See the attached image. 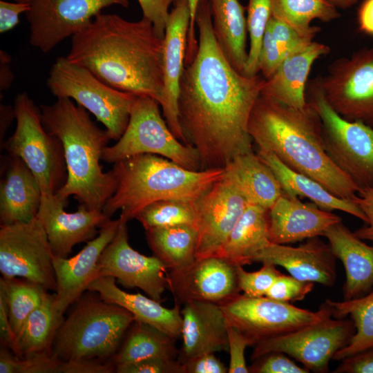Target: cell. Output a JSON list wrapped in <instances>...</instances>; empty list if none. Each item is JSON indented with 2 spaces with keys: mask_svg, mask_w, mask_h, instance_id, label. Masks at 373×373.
<instances>
[{
  "mask_svg": "<svg viewBox=\"0 0 373 373\" xmlns=\"http://www.w3.org/2000/svg\"><path fill=\"white\" fill-rule=\"evenodd\" d=\"M195 25L198 46L180 78L179 123L201 169H224L235 157L253 151L248 122L266 79L242 75L228 62L213 32L208 0L199 1Z\"/></svg>",
  "mask_w": 373,
  "mask_h": 373,
  "instance_id": "6da1fadb",
  "label": "cell"
},
{
  "mask_svg": "<svg viewBox=\"0 0 373 373\" xmlns=\"http://www.w3.org/2000/svg\"><path fill=\"white\" fill-rule=\"evenodd\" d=\"M164 39L145 17L100 13L71 39L66 56L108 86L163 101Z\"/></svg>",
  "mask_w": 373,
  "mask_h": 373,
  "instance_id": "7a4b0ae2",
  "label": "cell"
},
{
  "mask_svg": "<svg viewBox=\"0 0 373 373\" xmlns=\"http://www.w3.org/2000/svg\"><path fill=\"white\" fill-rule=\"evenodd\" d=\"M252 140L291 169L312 178L332 193L352 200L359 188L326 153L321 119L307 101L296 108L260 95L248 122Z\"/></svg>",
  "mask_w": 373,
  "mask_h": 373,
  "instance_id": "3957f363",
  "label": "cell"
},
{
  "mask_svg": "<svg viewBox=\"0 0 373 373\" xmlns=\"http://www.w3.org/2000/svg\"><path fill=\"white\" fill-rule=\"evenodd\" d=\"M39 108L44 126L59 139L64 152L67 179L55 193L63 198L73 195L86 208L102 211L117 187L112 170L104 172L100 164L111 140L107 131L70 98L59 97Z\"/></svg>",
  "mask_w": 373,
  "mask_h": 373,
  "instance_id": "277c9868",
  "label": "cell"
},
{
  "mask_svg": "<svg viewBox=\"0 0 373 373\" xmlns=\"http://www.w3.org/2000/svg\"><path fill=\"white\" fill-rule=\"evenodd\" d=\"M117 180L103 213L111 218L121 210L122 222L135 218L146 206L164 200L195 202L224 174V169H188L166 157L140 154L113 163Z\"/></svg>",
  "mask_w": 373,
  "mask_h": 373,
  "instance_id": "5b68a950",
  "label": "cell"
},
{
  "mask_svg": "<svg viewBox=\"0 0 373 373\" xmlns=\"http://www.w3.org/2000/svg\"><path fill=\"white\" fill-rule=\"evenodd\" d=\"M82 296L59 326L51 355L62 361L113 360L135 318L125 308L103 300L99 294L97 298Z\"/></svg>",
  "mask_w": 373,
  "mask_h": 373,
  "instance_id": "8992f818",
  "label": "cell"
},
{
  "mask_svg": "<svg viewBox=\"0 0 373 373\" xmlns=\"http://www.w3.org/2000/svg\"><path fill=\"white\" fill-rule=\"evenodd\" d=\"M46 85L57 97H67L93 114L106 128L111 140H118L128 125L137 95L105 84L87 68L66 57L52 65Z\"/></svg>",
  "mask_w": 373,
  "mask_h": 373,
  "instance_id": "52a82bcc",
  "label": "cell"
},
{
  "mask_svg": "<svg viewBox=\"0 0 373 373\" xmlns=\"http://www.w3.org/2000/svg\"><path fill=\"white\" fill-rule=\"evenodd\" d=\"M17 126L3 144L8 154L21 158L36 177L42 194L55 193L65 184L67 169L62 144L44 126L40 108L28 95L14 100Z\"/></svg>",
  "mask_w": 373,
  "mask_h": 373,
  "instance_id": "ba28073f",
  "label": "cell"
},
{
  "mask_svg": "<svg viewBox=\"0 0 373 373\" xmlns=\"http://www.w3.org/2000/svg\"><path fill=\"white\" fill-rule=\"evenodd\" d=\"M160 104L147 95H137L128 125L117 142L106 146L102 160L108 163L140 155L155 154L190 170H201L197 151L172 133L160 110Z\"/></svg>",
  "mask_w": 373,
  "mask_h": 373,
  "instance_id": "9c48e42d",
  "label": "cell"
},
{
  "mask_svg": "<svg viewBox=\"0 0 373 373\" xmlns=\"http://www.w3.org/2000/svg\"><path fill=\"white\" fill-rule=\"evenodd\" d=\"M309 86V102L321 119L328 157L359 189L373 186V127L341 116L329 104L316 79Z\"/></svg>",
  "mask_w": 373,
  "mask_h": 373,
  "instance_id": "30bf717a",
  "label": "cell"
},
{
  "mask_svg": "<svg viewBox=\"0 0 373 373\" xmlns=\"http://www.w3.org/2000/svg\"><path fill=\"white\" fill-rule=\"evenodd\" d=\"M220 307L226 322L252 339L255 345L332 317L326 302L314 312L265 296L252 297L244 294Z\"/></svg>",
  "mask_w": 373,
  "mask_h": 373,
  "instance_id": "8fae6325",
  "label": "cell"
},
{
  "mask_svg": "<svg viewBox=\"0 0 373 373\" xmlns=\"http://www.w3.org/2000/svg\"><path fill=\"white\" fill-rule=\"evenodd\" d=\"M316 80L341 116L373 127V46L335 59Z\"/></svg>",
  "mask_w": 373,
  "mask_h": 373,
  "instance_id": "7c38bea8",
  "label": "cell"
},
{
  "mask_svg": "<svg viewBox=\"0 0 373 373\" xmlns=\"http://www.w3.org/2000/svg\"><path fill=\"white\" fill-rule=\"evenodd\" d=\"M356 328L352 320L327 318L294 332L257 343L251 355L254 361L270 352H283L309 371L325 373L334 354L347 346Z\"/></svg>",
  "mask_w": 373,
  "mask_h": 373,
  "instance_id": "4fadbf2b",
  "label": "cell"
},
{
  "mask_svg": "<svg viewBox=\"0 0 373 373\" xmlns=\"http://www.w3.org/2000/svg\"><path fill=\"white\" fill-rule=\"evenodd\" d=\"M54 254L46 233L36 218L29 222L1 225L0 272L22 278L56 291Z\"/></svg>",
  "mask_w": 373,
  "mask_h": 373,
  "instance_id": "5bb4252c",
  "label": "cell"
},
{
  "mask_svg": "<svg viewBox=\"0 0 373 373\" xmlns=\"http://www.w3.org/2000/svg\"><path fill=\"white\" fill-rule=\"evenodd\" d=\"M26 13L29 42L44 53L86 28L110 6H129L128 0H32Z\"/></svg>",
  "mask_w": 373,
  "mask_h": 373,
  "instance_id": "9a60e30c",
  "label": "cell"
},
{
  "mask_svg": "<svg viewBox=\"0 0 373 373\" xmlns=\"http://www.w3.org/2000/svg\"><path fill=\"white\" fill-rule=\"evenodd\" d=\"M167 269L155 256H146L132 248L126 223L120 220L115 236L100 255L93 279L114 277L124 287L139 288L162 303V294L168 289Z\"/></svg>",
  "mask_w": 373,
  "mask_h": 373,
  "instance_id": "2e32d148",
  "label": "cell"
},
{
  "mask_svg": "<svg viewBox=\"0 0 373 373\" xmlns=\"http://www.w3.org/2000/svg\"><path fill=\"white\" fill-rule=\"evenodd\" d=\"M237 267L218 256L196 258L186 267L170 270L168 289L180 305L197 300L221 305L240 292Z\"/></svg>",
  "mask_w": 373,
  "mask_h": 373,
  "instance_id": "e0dca14e",
  "label": "cell"
},
{
  "mask_svg": "<svg viewBox=\"0 0 373 373\" xmlns=\"http://www.w3.org/2000/svg\"><path fill=\"white\" fill-rule=\"evenodd\" d=\"M247 204L238 189L223 176L194 202L196 258L218 254Z\"/></svg>",
  "mask_w": 373,
  "mask_h": 373,
  "instance_id": "ac0fdd59",
  "label": "cell"
},
{
  "mask_svg": "<svg viewBox=\"0 0 373 373\" xmlns=\"http://www.w3.org/2000/svg\"><path fill=\"white\" fill-rule=\"evenodd\" d=\"M68 198L56 193L42 194L37 218L41 223L55 256L67 258L73 247L95 238L111 218L103 211L79 204L75 212H66Z\"/></svg>",
  "mask_w": 373,
  "mask_h": 373,
  "instance_id": "d6986e66",
  "label": "cell"
},
{
  "mask_svg": "<svg viewBox=\"0 0 373 373\" xmlns=\"http://www.w3.org/2000/svg\"><path fill=\"white\" fill-rule=\"evenodd\" d=\"M191 19L188 0H176L169 13L164 37L163 117L175 136L187 144L178 118L180 82L184 66Z\"/></svg>",
  "mask_w": 373,
  "mask_h": 373,
  "instance_id": "ffe728a7",
  "label": "cell"
},
{
  "mask_svg": "<svg viewBox=\"0 0 373 373\" xmlns=\"http://www.w3.org/2000/svg\"><path fill=\"white\" fill-rule=\"evenodd\" d=\"M336 259L329 243L315 237L296 247L270 242L253 262L281 266L298 280L332 287L337 278Z\"/></svg>",
  "mask_w": 373,
  "mask_h": 373,
  "instance_id": "44dd1931",
  "label": "cell"
},
{
  "mask_svg": "<svg viewBox=\"0 0 373 373\" xmlns=\"http://www.w3.org/2000/svg\"><path fill=\"white\" fill-rule=\"evenodd\" d=\"M119 224V218H110L101 227L98 235L87 242L77 255L69 258L54 256L57 282L54 306L61 316L87 290L100 255L115 236Z\"/></svg>",
  "mask_w": 373,
  "mask_h": 373,
  "instance_id": "7402d4cb",
  "label": "cell"
},
{
  "mask_svg": "<svg viewBox=\"0 0 373 373\" xmlns=\"http://www.w3.org/2000/svg\"><path fill=\"white\" fill-rule=\"evenodd\" d=\"M341 217L283 192L269 209V240L286 245L323 236Z\"/></svg>",
  "mask_w": 373,
  "mask_h": 373,
  "instance_id": "603a6c76",
  "label": "cell"
},
{
  "mask_svg": "<svg viewBox=\"0 0 373 373\" xmlns=\"http://www.w3.org/2000/svg\"><path fill=\"white\" fill-rule=\"evenodd\" d=\"M181 315L182 346L178 357L181 364L203 354L229 352L226 320L220 305L187 301Z\"/></svg>",
  "mask_w": 373,
  "mask_h": 373,
  "instance_id": "cb8c5ba5",
  "label": "cell"
},
{
  "mask_svg": "<svg viewBox=\"0 0 373 373\" xmlns=\"http://www.w3.org/2000/svg\"><path fill=\"white\" fill-rule=\"evenodd\" d=\"M0 182L1 225L29 222L37 218L41 200L39 184L24 161L8 154Z\"/></svg>",
  "mask_w": 373,
  "mask_h": 373,
  "instance_id": "d4e9b609",
  "label": "cell"
},
{
  "mask_svg": "<svg viewBox=\"0 0 373 373\" xmlns=\"http://www.w3.org/2000/svg\"><path fill=\"white\" fill-rule=\"evenodd\" d=\"M337 259L343 264V299L363 297L373 287V247L351 231L342 221L331 225L323 236Z\"/></svg>",
  "mask_w": 373,
  "mask_h": 373,
  "instance_id": "484cf974",
  "label": "cell"
},
{
  "mask_svg": "<svg viewBox=\"0 0 373 373\" xmlns=\"http://www.w3.org/2000/svg\"><path fill=\"white\" fill-rule=\"evenodd\" d=\"M330 51L328 46L312 41L287 55L265 83L261 95L296 108L307 103L305 86L314 62Z\"/></svg>",
  "mask_w": 373,
  "mask_h": 373,
  "instance_id": "4316f807",
  "label": "cell"
},
{
  "mask_svg": "<svg viewBox=\"0 0 373 373\" xmlns=\"http://www.w3.org/2000/svg\"><path fill=\"white\" fill-rule=\"evenodd\" d=\"M87 290L98 294L107 302L125 308L135 321L152 325L174 338L181 336V305L177 303L173 308H166L149 296L128 293L118 287L116 279L112 276L94 278Z\"/></svg>",
  "mask_w": 373,
  "mask_h": 373,
  "instance_id": "83f0119b",
  "label": "cell"
},
{
  "mask_svg": "<svg viewBox=\"0 0 373 373\" xmlns=\"http://www.w3.org/2000/svg\"><path fill=\"white\" fill-rule=\"evenodd\" d=\"M223 177L238 189L248 204L267 209L283 193L273 171L254 151L231 160L224 168Z\"/></svg>",
  "mask_w": 373,
  "mask_h": 373,
  "instance_id": "f1b7e54d",
  "label": "cell"
},
{
  "mask_svg": "<svg viewBox=\"0 0 373 373\" xmlns=\"http://www.w3.org/2000/svg\"><path fill=\"white\" fill-rule=\"evenodd\" d=\"M257 155L273 171L283 192L297 198H307L322 209L343 211L367 223L365 215L352 200L337 197L317 180L286 166L269 151L259 149Z\"/></svg>",
  "mask_w": 373,
  "mask_h": 373,
  "instance_id": "f546056e",
  "label": "cell"
},
{
  "mask_svg": "<svg viewBox=\"0 0 373 373\" xmlns=\"http://www.w3.org/2000/svg\"><path fill=\"white\" fill-rule=\"evenodd\" d=\"M208 1L217 43L230 65L245 75L248 57L245 8L238 0Z\"/></svg>",
  "mask_w": 373,
  "mask_h": 373,
  "instance_id": "4dcf8cb0",
  "label": "cell"
},
{
  "mask_svg": "<svg viewBox=\"0 0 373 373\" xmlns=\"http://www.w3.org/2000/svg\"><path fill=\"white\" fill-rule=\"evenodd\" d=\"M269 242V209L247 204L216 256L243 267L251 264L254 256Z\"/></svg>",
  "mask_w": 373,
  "mask_h": 373,
  "instance_id": "1f68e13d",
  "label": "cell"
},
{
  "mask_svg": "<svg viewBox=\"0 0 373 373\" xmlns=\"http://www.w3.org/2000/svg\"><path fill=\"white\" fill-rule=\"evenodd\" d=\"M55 294L46 293L41 304L26 318L15 338L12 351L19 358L50 354L64 319L55 308Z\"/></svg>",
  "mask_w": 373,
  "mask_h": 373,
  "instance_id": "d6a6232c",
  "label": "cell"
},
{
  "mask_svg": "<svg viewBox=\"0 0 373 373\" xmlns=\"http://www.w3.org/2000/svg\"><path fill=\"white\" fill-rule=\"evenodd\" d=\"M175 340L152 325L135 320L112 361L116 366L157 357L178 358Z\"/></svg>",
  "mask_w": 373,
  "mask_h": 373,
  "instance_id": "836d02e7",
  "label": "cell"
},
{
  "mask_svg": "<svg viewBox=\"0 0 373 373\" xmlns=\"http://www.w3.org/2000/svg\"><path fill=\"white\" fill-rule=\"evenodd\" d=\"M148 243L169 270L181 269L195 259L197 230L194 224H181L146 230Z\"/></svg>",
  "mask_w": 373,
  "mask_h": 373,
  "instance_id": "e575fe53",
  "label": "cell"
},
{
  "mask_svg": "<svg viewBox=\"0 0 373 373\" xmlns=\"http://www.w3.org/2000/svg\"><path fill=\"white\" fill-rule=\"evenodd\" d=\"M332 316L342 318L349 316L356 331L349 344L338 350L334 360L341 361L350 356L373 348V290L365 296L343 301L325 300Z\"/></svg>",
  "mask_w": 373,
  "mask_h": 373,
  "instance_id": "d590c367",
  "label": "cell"
},
{
  "mask_svg": "<svg viewBox=\"0 0 373 373\" xmlns=\"http://www.w3.org/2000/svg\"><path fill=\"white\" fill-rule=\"evenodd\" d=\"M271 15L282 20L301 36L314 39L321 30L311 22L318 19L329 22L338 19L341 14L327 0H270Z\"/></svg>",
  "mask_w": 373,
  "mask_h": 373,
  "instance_id": "8d00e7d4",
  "label": "cell"
},
{
  "mask_svg": "<svg viewBox=\"0 0 373 373\" xmlns=\"http://www.w3.org/2000/svg\"><path fill=\"white\" fill-rule=\"evenodd\" d=\"M47 291L42 286L26 280L1 277L0 296L6 303L15 336L26 318L41 304Z\"/></svg>",
  "mask_w": 373,
  "mask_h": 373,
  "instance_id": "74e56055",
  "label": "cell"
},
{
  "mask_svg": "<svg viewBox=\"0 0 373 373\" xmlns=\"http://www.w3.org/2000/svg\"><path fill=\"white\" fill-rule=\"evenodd\" d=\"M145 230L181 224H195L194 202L164 200L144 207L135 217Z\"/></svg>",
  "mask_w": 373,
  "mask_h": 373,
  "instance_id": "f35d334b",
  "label": "cell"
},
{
  "mask_svg": "<svg viewBox=\"0 0 373 373\" xmlns=\"http://www.w3.org/2000/svg\"><path fill=\"white\" fill-rule=\"evenodd\" d=\"M247 27L250 46L245 70V75L253 77L258 72V58L262 39L271 15L270 0H249Z\"/></svg>",
  "mask_w": 373,
  "mask_h": 373,
  "instance_id": "ab89813d",
  "label": "cell"
},
{
  "mask_svg": "<svg viewBox=\"0 0 373 373\" xmlns=\"http://www.w3.org/2000/svg\"><path fill=\"white\" fill-rule=\"evenodd\" d=\"M276 265L263 263L258 271L249 272L242 266L237 267L238 284L244 294L259 297L265 296L277 277L281 274Z\"/></svg>",
  "mask_w": 373,
  "mask_h": 373,
  "instance_id": "60d3db41",
  "label": "cell"
},
{
  "mask_svg": "<svg viewBox=\"0 0 373 373\" xmlns=\"http://www.w3.org/2000/svg\"><path fill=\"white\" fill-rule=\"evenodd\" d=\"M314 285V283L281 274L268 289L265 296L282 302L302 300L312 291Z\"/></svg>",
  "mask_w": 373,
  "mask_h": 373,
  "instance_id": "b9f144b4",
  "label": "cell"
},
{
  "mask_svg": "<svg viewBox=\"0 0 373 373\" xmlns=\"http://www.w3.org/2000/svg\"><path fill=\"white\" fill-rule=\"evenodd\" d=\"M251 373H308L309 371L298 365L283 352L265 354L254 361L248 367Z\"/></svg>",
  "mask_w": 373,
  "mask_h": 373,
  "instance_id": "7bdbcfd3",
  "label": "cell"
},
{
  "mask_svg": "<svg viewBox=\"0 0 373 373\" xmlns=\"http://www.w3.org/2000/svg\"><path fill=\"white\" fill-rule=\"evenodd\" d=\"M229 352L228 373H248L245 351L247 347L254 345V341L236 327L226 322Z\"/></svg>",
  "mask_w": 373,
  "mask_h": 373,
  "instance_id": "ee69618b",
  "label": "cell"
},
{
  "mask_svg": "<svg viewBox=\"0 0 373 373\" xmlns=\"http://www.w3.org/2000/svg\"><path fill=\"white\" fill-rule=\"evenodd\" d=\"M267 26L285 57L291 52L314 41L301 36L287 23L272 15Z\"/></svg>",
  "mask_w": 373,
  "mask_h": 373,
  "instance_id": "f6af8a7d",
  "label": "cell"
},
{
  "mask_svg": "<svg viewBox=\"0 0 373 373\" xmlns=\"http://www.w3.org/2000/svg\"><path fill=\"white\" fill-rule=\"evenodd\" d=\"M117 373H183L178 358L157 357L115 366Z\"/></svg>",
  "mask_w": 373,
  "mask_h": 373,
  "instance_id": "bcb514c9",
  "label": "cell"
},
{
  "mask_svg": "<svg viewBox=\"0 0 373 373\" xmlns=\"http://www.w3.org/2000/svg\"><path fill=\"white\" fill-rule=\"evenodd\" d=\"M285 55L267 26L258 58V72L267 79L275 73Z\"/></svg>",
  "mask_w": 373,
  "mask_h": 373,
  "instance_id": "7dc6e473",
  "label": "cell"
},
{
  "mask_svg": "<svg viewBox=\"0 0 373 373\" xmlns=\"http://www.w3.org/2000/svg\"><path fill=\"white\" fill-rule=\"evenodd\" d=\"M143 17L153 24L157 34L164 37L166 22L169 16V7L175 0H137Z\"/></svg>",
  "mask_w": 373,
  "mask_h": 373,
  "instance_id": "c3c4849f",
  "label": "cell"
},
{
  "mask_svg": "<svg viewBox=\"0 0 373 373\" xmlns=\"http://www.w3.org/2000/svg\"><path fill=\"white\" fill-rule=\"evenodd\" d=\"M364 213L367 222L354 233L363 240L373 243V186L360 188L352 200Z\"/></svg>",
  "mask_w": 373,
  "mask_h": 373,
  "instance_id": "681fc988",
  "label": "cell"
},
{
  "mask_svg": "<svg viewBox=\"0 0 373 373\" xmlns=\"http://www.w3.org/2000/svg\"><path fill=\"white\" fill-rule=\"evenodd\" d=\"M183 373H227L228 367L215 355L206 353L182 363Z\"/></svg>",
  "mask_w": 373,
  "mask_h": 373,
  "instance_id": "f907efd6",
  "label": "cell"
},
{
  "mask_svg": "<svg viewBox=\"0 0 373 373\" xmlns=\"http://www.w3.org/2000/svg\"><path fill=\"white\" fill-rule=\"evenodd\" d=\"M115 372L113 361L102 362L94 360L59 361L57 373H112Z\"/></svg>",
  "mask_w": 373,
  "mask_h": 373,
  "instance_id": "816d5d0a",
  "label": "cell"
},
{
  "mask_svg": "<svg viewBox=\"0 0 373 373\" xmlns=\"http://www.w3.org/2000/svg\"><path fill=\"white\" fill-rule=\"evenodd\" d=\"M334 373H373V348L368 349L341 360Z\"/></svg>",
  "mask_w": 373,
  "mask_h": 373,
  "instance_id": "f5cc1de1",
  "label": "cell"
},
{
  "mask_svg": "<svg viewBox=\"0 0 373 373\" xmlns=\"http://www.w3.org/2000/svg\"><path fill=\"white\" fill-rule=\"evenodd\" d=\"M30 3L0 1V32L5 33L13 29L19 23V15L26 13Z\"/></svg>",
  "mask_w": 373,
  "mask_h": 373,
  "instance_id": "db71d44e",
  "label": "cell"
},
{
  "mask_svg": "<svg viewBox=\"0 0 373 373\" xmlns=\"http://www.w3.org/2000/svg\"><path fill=\"white\" fill-rule=\"evenodd\" d=\"M15 336L12 329L6 303L0 296V339L1 344L4 348L12 350Z\"/></svg>",
  "mask_w": 373,
  "mask_h": 373,
  "instance_id": "11a10c76",
  "label": "cell"
},
{
  "mask_svg": "<svg viewBox=\"0 0 373 373\" xmlns=\"http://www.w3.org/2000/svg\"><path fill=\"white\" fill-rule=\"evenodd\" d=\"M190 12L191 19L189 28L187 36V46L185 55V63H188L192 60L198 46V41L195 35V14L197 8L200 0H188Z\"/></svg>",
  "mask_w": 373,
  "mask_h": 373,
  "instance_id": "9f6ffc18",
  "label": "cell"
},
{
  "mask_svg": "<svg viewBox=\"0 0 373 373\" xmlns=\"http://www.w3.org/2000/svg\"><path fill=\"white\" fill-rule=\"evenodd\" d=\"M358 25L361 32L373 35V0H365L360 6Z\"/></svg>",
  "mask_w": 373,
  "mask_h": 373,
  "instance_id": "6f0895ef",
  "label": "cell"
},
{
  "mask_svg": "<svg viewBox=\"0 0 373 373\" xmlns=\"http://www.w3.org/2000/svg\"><path fill=\"white\" fill-rule=\"evenodd\" d=\"M11 57L6 51H0V90L8 89L13 81L14 75L10 68Z\"/></svg>",
  "mask_w": 373,
  "mask_h": 373,
  "instance_id": "680465c9",
  "label": "cell"
},
{
  "mask_svg": "<svg viewBox=\"0 0 373 373\" xmlns=\"http://www.w3.org/2000/svg\"><path fill=\"white\" fill-rule=\"evenodd\" d=\"M15 118L14 108L1 105V136L4 135L12 119Z\"/></svg>",
  "mask_w": 373,
  "mask_h": 373,
  "instance_id": "91938a15",
  "label": "cell"
},
{
  "mask_svg": "<svg viewBox=\"0 0 373 373\" xmlns=\"http://www.w3.org/2000/svg\"><path fill=\"white\" fill-rule=\"evenodd\" d=\"M336 8L347 9L355 5L358 0H327Z\"/></svg>",
  "mask_w": 373,
  "mask_h": 373,
  "instance_id": "94428289",
  "label": "cell"
},
{
  "mask_svg": "<svg viewBox=\"0 0 373 373\" xmlns=\"http://www.w3.org/2000/svg\"><path fill=\"white\" fill-rule=\"evenodd\" d=\"M13 1L16 2L30 3L32 0H13Z\"/></svg>",
  "mask_w": 373,
  "mask_h": 373,
  "instance_id": "6125c7cd",
  "label": "cell"
},
{
  "mask_svg": "<svg viewBox=\"0 0 373 373\" xmlns=\"http://www.w3.org/2000/svg\"><path fill=\"white\" fill-rule=\"evenodd\" d=\"M176 1V0H175Z\"/></svg>",
  "mask_w": 373,
  "mask_h": 373,
  "instance_id": "be15d7a7",
  "label": "cell"
}]
</instances>
